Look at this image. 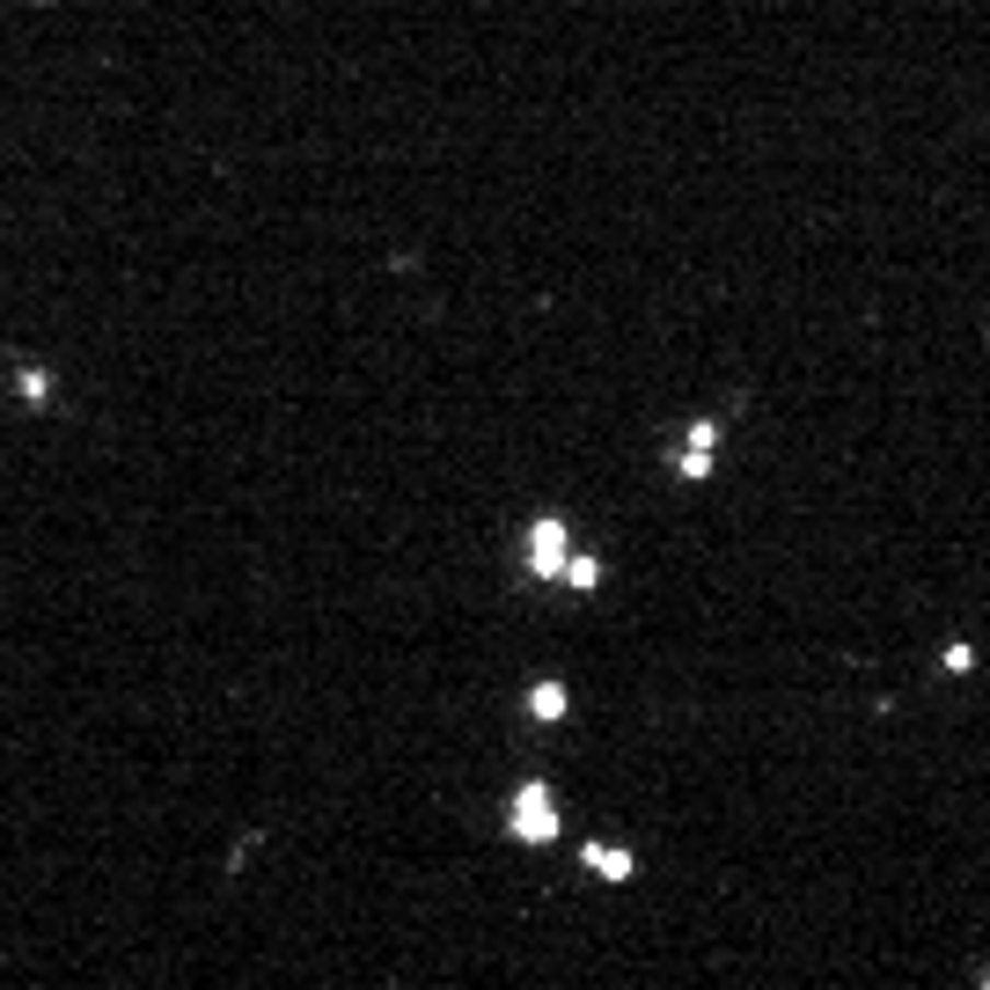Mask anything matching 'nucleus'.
I'll return each instance as SVG.
<instances>
[{
	"label": "nucleus",
	"mask_w": 990,
	"mask_h": 990,
	"mask_svg": "<svg viewBox=\"0 0 990 990\" xmlns=\"http://www.w3.org/2000/svg\"><path fill=\"white\" fill-rule=\"evenodd\" d=\"M499 837H507L521 859H551V851H573V815H565V785L551 771H521L507 785V807H499Z\"/></svg>",
	"instance_id": "1"
},
{
	"label": "nucleus",
	"mask_w": 990,
	"mask_h": 990,
	"mask_svg": "<svg viewBox=\"0 0 990 990\" xmlns=\"http://www.w3.org/2000/svg\"><path fill=\"white\" fill-rule=\"evenodd\" d=\"M587 543L580 514L557 507V499H543V507H529L521 521H514V573L529 587H543V595H557V580H565V557Z\"/></svg>",
	"instance_id": "2"
},
{
	"label": "nucleus",
	"mask_w": 990,
	"mask_h": 990,
	"mask_svg": "<svg viewBox=\"0 0 990 990\" xmlns=\"http://www.w3.org/2000/svg\"><path fill=\"white\" fill-rule=\"evenodd\" d=\"M514 720L529 726V734H565V726L580 720V682L565 676V668H536V676H521V690H514Z\"/></svg>",
	"instance_id": "3"
},
{
	"label": "nucleus",
	"mask_w": 990,
	"mask_h": 990,
	"mask_svg": "<svg viewBox=\"0 0 990 990\" xmlns=\"http://www.w3.org/2000/svg\"><path fill=\"white\" fill-rule=\"evenodd\" d=\"M573 866H580L602 895H617V888H638V880H646V851L631 844V837L587 829V837H573Z\"/></svg>",
	"instance_id": "4"
},
{
	"label": "nucleus",
	"mask_w": 990,
	"mask_h": 990,
	"mask_svg": "<svg viewBox=\"0 0 990 990\" xmlns=\"http://www.w3.org/2000/svg\"><path fill=\"white\" fill-rule=\"evenodd\" d=\"M990 668L983 638H968V631H946L940 646H932V682H946V690H962V682H976Z\"/></svg>",
	"instance_id": "5"
},
{
	"label": "nucleus",
	"mask_w": 990,
	"mask_h": 990,
	"mask_svg": "<svg viewBox=\"0 0 990 990\" xmlns=\"http://www.w3.org/2000/svg\"><path fill=\"white\" fill-rule=\"evenodd\" d=\"M51 389H59V382H51V367H45V360H23V367H15V396H23L30 411H45V404H51Z\"/></svg>",
	"instance_id": "6"
}]
</instances>
